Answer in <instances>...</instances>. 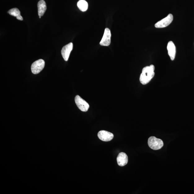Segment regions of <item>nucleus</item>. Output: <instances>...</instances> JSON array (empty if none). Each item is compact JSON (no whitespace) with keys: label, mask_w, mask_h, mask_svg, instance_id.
Segmentation results:
<instances>
[{"label":"nucleus","mask_w":194,"mask_h":194,"mask_svg":"<svg viewBox=\"0 0 194 194\" xmlns=\"http://www.w3.org/2000/svg\"><path fill=\"white\" fill-rule=\"evenodd\" d=\"M154 70L155 67L153 65L143 68L139 78L142 84L145 85L150 82L155 75Z\"/></svg>","instance_id":"obj_1"},{"label":"nucleus","mask_w":194,"mask_h":194,"mask_svg":"<svg viewBox=\"0 0 194 194\" xmlns=\"http://www.w3.org/2000/svg\"><path fill=\"white\" fill-rule=\"evenodd\" d=\"M148 145L153 150H158L164 146L163 141L154 136L151 137L148 139Z\"/></svg>","instance_id":"obj_2"},{"label":"nucleus","mask_w":194,"mask_h":194,"mask_svg":"<svg viewBox=\"0 0 194 194\" xmlns=\"http://www.w3.org/2000/svg\"><path fill=\"white\" fill-rule=\"evenodd\" d=\"M45 62L44 60L40 59L34 62L31 65V70L33 74H37L44 69Z\"/></svg>","instance_id":"obj_3"},{"label":"nucleus","mask_w":194,"mask_h":194,"mask_svg":"<svg viewBox=\"0 0 194 194\" xmlns=\"http://www.w3.org/2000/svg\"><path fill=\"white\" fill-rule=\"evenodd\" d=\"M75 101L77 106L81 111L86 112L89 108V105L86 101L77 95L75 98Z\"/></svg>","instance_id":"obj_4"},{"label":"nucleus","mask_w":194,"mask_h":194,"mask_svg":"<svg viewBox=\"0 0 194 194\" xmlns=\"http://www.w3.org/2000/svg\"><path fill=\"white\" fill-rule=\"evenodd\" d=\"M173 17L172 14H169L167 16L164 18L157 23L156 24L155 26L157 28H165L169 25L173 21Z\"/></svg>","instance_id":"obj_5"},{"label":"nucleus","mask_w":194,"mask_h":194,"mask_svg":"<svg viewBox=\"0 0 194 194\" xmlns=\"http://www.w3.org/2000/svg\"><path fill=\"white\" fill-rule=\"evenodd\" d=\"M111 33L110 29L107 28H106L100 44L101 46H109L111 43Z\"/></svg>","instance_id":"obj_6"},{"label":"nucleus","mask_w":194,"mask_h":194,"mask_svg":"<svg viewBox=\"0 0 194 194\" xmlns=\"http://www.w3.org/2000/svg\"><path fill=\"white\" fill-rule=\"evenodd\" d=\"M73 44L70 42L63 47L61 51V54L63 58L65 61H67L68 60L70 54L73 50Z\"/></svg>","instance_id":"obj_7"},{"label":"nucleus","mask_w":194,"mask_h":194,"mask_svg":"<svg viewBox=\"0 0 194 194\" xmlns=\"http://www.w3.org/2000/svg\"><path fill=\"white\" fill-rule=\"evenodd\" d=\"M99 138L103 141L108 142L113 139L114 135L112 133L104 130L99 131L98 134Z\"/></svg>","instance_id":"obj_8"},{"label":"nucleus","mask_w":194,"mask_h":194,"mask_svg":"<svg viewBox=\"0 0 194 194\" xmlns=\"http://www.w3.org/2000/svg\"><path fill=\"white\" fill-rule=\"evenodd\" d=\"M117 163L119 166H123L127 164L128 157L125 152H121L118 154L117 158Z\"/></svg>","instance_id":"obj_9"},{"label":"nucleus","mask_w":194,"mask_h":194,"mask_svg":"<svg viewBox=\"0 0 194 194\" xmlns=\"http://www.w3.org/2000/svg\"><path fill=\"white\" fill-rule=\"evenodd\" d=\"M167 50L169 56L172 60H174L176 55V48L172 41L169 42L167 45Z\"/></svg>","instance_id":"obj_10"},{"label":"nucleus","mask_w":194,"mask_h":194,"mask_svg":"<svg viewBox=\"0 0 194 194\" xmlns=\"http://www.w3.org/2000/svg\"><path fill=\"white\" fill-rule=\"evenodd\" d=\"M38 15L42 17L44 15L46 10V2L43 0H41L38 2L37 4Z\"/></svg>","instance_id":"obj_11"},{"label":"nucleus","mask_w":194,"mask_h":194,"mask_svg":"<svg viewBox=\"0 0 194 194\" xmlns=\"http://www.w3.org/2000/svg\"><path fill=\"white\" fill-rule=\"evenodd\" d=\"M8 13L12 16L16 17L17 19L18 20H21V21L23 20V17L21 15L20 10L17 8L11 9L8 11Z\"/></svg>","instance_id":"obj_12"},{"label":"nucleus","mask_w":194,"mask_h":194,"mask_svg":"<svg viewBox=\"0 0 194 194\" xmlns=\"http://www.w3.org/2000/svg\"><path fill=\"white\" fill-rule=\"evenodd\" d=\"M77 6L78 8L82 12L86 11L88 8V4L85 0H80L78 2Z\"/></svg>","instance_id":"obj_13"},{"label":"nucleus","mask_w":194,"mask_h":194,"mask_svg":"<svg viewBox=\"0 0 194 194\" xmlns=\"http://www.w3.org/2000/svg\"><path fill=\"white\" fill-rule=\"evenodd\" d=\"M41 17V16H39V18H40V19Z\"/></svg>","instance_id":"obj_14"}]
</instances>
